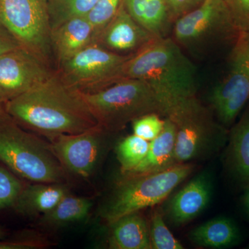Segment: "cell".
Returning <instances> with one entry per match:
<instances>
[{"label":"cell","mask_w":249,"mask_h":249,"mask_svg":"<svg viewBox=\"0 0 249 249\" xmlns=\"http://www.w3.org/2000/svg\"><path fill=\"white\" fill-rule=\"evenodd\" d=\"M19 126L51 142L98 125L81 93L65 84L55 71L42 83L6 103Z\"/></svg>","instance_id":"1"},{"label":"cell","mask_w":249,"mask_h":249,"mask_svg":"<svg viewBox=\"0 0 249 249\" xmlns=\"http://www.w3.org/2000/svg\"><path fill=\"white\" fill-rule=\"evenodd\" d=\"M124 78L145 81L164 107L165 116L179 103L196 96V67L169 37L155 39L131 55L124 64Z\"/></svg>","instance_id":"2"},{"label":"cell","mask_w":249,"mask_h":249,"mask_svg":"<svg viewBox=\"0 0 249 249\" xmlns=\"http://www.w3.org/2000/svg\"><path fill=\"white\" fill-rule=\"evenodd\" d=\"M0 160L15 175L32 182L65 183L67 180L50 142L13 119L0 121Z\"/></svg>","instance_id":"3"},{"label":"cell","mask_w":249,"mask_h":249,"mask_svg":"<svg viewBox=\"0 0 249 249\" xmlns=\"http://www.w3.org/2000/svg\"><path fill=\"white\" fill-rule=\"evenodd\" d=\"M81 94L98 125L106 132L120 131L146 114L165 116L163 105L142 80L124 78L96 92Z\"/></svg>","instance_id":"4"},{"label":"cell","mask_w":249,"mask_h":249,"mask_svg":"<svg viewBox=\"0 0 249 249\" xmlns=\"http://www.w3.org/2000/svg\"><path fill=\"white\" fill-rule=\"evenodd\" d=\"M194 168L191 163H181L158 173L123 177L101 209V217L111 225L124 215L160 204Z\"/></svg>","instance_id":"5"},{"label":"cell","mask_w":249,"mask_h":249,"mask_svg":"<svg viewBox=\"0 0 249 249\" xmlns=\"http://www.w3.org/2000/svg\"><path fill=\"white\" fill-rule=\"evenodd\" d=\"M165 118L173 123L176 130V164L208 158L227 141L226 131L196 96L174 107Z\"/></svg>","instance_id":"6"},{"label":"cell","mask_w":249,"mask_h":249,"mask_svg":"<svg viewBox=\"0 0 249 249\" xmlns=\"http://www.w3.org/2000/svg\"><path fill=\"white\" fill-rule=\"evenodd\" d=\"M130 55L92 42L59 65L55 72L70 88L81 93L96 92L124 79V64Z\"/></svg>","instance_id":"7"},{"label":"cell","mask_w":249,"mask_h":249,"mask_svg":"<svg viewBox=\"0 0 249 249\" xmlns=\"http://www.w3.org/2000/svg\"><path fill=\"white\" fill-rule=\"evenodd\" d=\"M0 22L21 47L51 67L52 27L46 0H0Z\"/></svg>","instance_id":"8"},{"label":"cell","mask_w":249,"mask_h":249,"mask_svg":"<svg viewBox=\"0 0 249 249\" xmlns=\"http://www.w3.org/2000/svg\"><path fill=\"white\" fill-rule=\"evenodd\" d=\"M232 31L237 32L225 1L205 0L174 22L173 40L181 48L204 49Z\"/></svg>","instance_id":"9"},{"label":"cell","mask_w":249,"mask_h":249,"mask_svg":"<svg viewBox=\"0 0 249 249\" xmlns=\"http://www.w3.org/2000/svg\"><path fill=\"white\" fill-rule=\"evenodd\" d=\"M229 68L210 98L213 109L224 125L235 121L249 99V34H240Z\"/></svg>","instance_id":"10"},{"label":"cell","mask_w":249,"mask_h":249,"mask_svg":"<svg viewBox=\"0 0 249 249\" xmlns=\"http://www.w3.org/2000/svg\"><path fill=\"white\" fill-rule=\"evenodd\" d=\"M22 47L0 55V96L5 103L35 88L53 73Z\"/></svg>","instance_id":"11"},{"label":"cell","mask_w":249,"mask_h":249,"mask_svg":"<svg viewBox=\"0 0 249 249\" xmlns=\"http://www.w3.org/2000/svg\"><path fill=\"white\" fill-rule=\"evenodd\" d=\"M105 133L98 125L81 133L59 136L49 142L67 173L88 178L97 165Z\"/></svg>","instance_id":"12"},{"label":"cell","mask_w":249,"mask_h":249,"mask_svg":"<svg viewBox=\"0 0 249 249\" xmlns=\"http://www.w3.org/2000/svg\"><path fill=\"white\" fill-rule=\"evenodd\" d=\"M155 39L134 20L122 1L114 17L93 42L114 53L128 55L137 53Z\"/></svg>","instance_id":"13"},{"label":"cell","mask_w":249,"mask_h":249,"mask_svg":"<svg viewBox=\"0 0 249 249\" xmlns=\"http://www.w3.org/2000/svg\"><path fill=\"white\" fill-rule=\"evenodd\" d=\"M212 193L213 183L210 175L199 174L170 199L165 214L174 225H184L204 211Z\"/></svg>","instance_id":"14"},{"label":"cell","mask_w":249,"mask_h":249,"mask_svg":"<svg viewBox=\"0 0 249 249\" xmlns=\"http://www.w3.org/2000/svg\"><path fill=\"white\" fill-rule=\"evenodd\" d=\"M93 29L86 16L71 18L51 31V44L57 67L93 42Z\"/></svg>","instance_id":"15"},{"label":"cell","mask_w":249,"mask_h":249,"mask_svg":"<svg viewBox=\"0 0 249 249\" xmlns=\"http://www.w3.org/2000/svg\"><path fill=\"white\" fill-rule=\"evenodd\" d=\"M176 130L175 124L165 118V125L160 135L151 141L145 158L135 168L123 177L137 176L158 173L177 165L175 160Z\"/></svg>","instance_id":"16"},{"label":"cell","mask_w":249,"mask_h":249,"mask_svg":"<svg viewBox=\"0 0 249 249\" xmlns=\"http://www.w3.org/2000/svg\"><path fill=\"white\" fill-rule=\"evenodd\" d=\"M69 189L65 183H36L24 186L14 208L25 216L47 214L58 204Z\"/></svg>","instance_id":"17"},{"label":"cell","mask_w":249,"mask_h":249,"mask_svg":"<svg viewBox=\"0 0 249 249\" xmlns=\"http://www.w3.org/2000/svg\"><path fill=\"white\" fill-rule=\"evenodd\" d=\"M110 226L109 248L152 249L148 224L139 212L124 215Z\"/></svg>","instance_id":"18"},{"label":"cell","mask_w":249,"mask_h":249,"mask_svg":"<svg viewBox=\"0 0 249 249\" xmlns=\"http://www.w3.org/2000/svg\"><path fill=\"white\" fill-rule=\"evenodd\" d=\"M124 8L155 38L168 37L172 21L165 0H123Z\"/></svg>","instance_id":"19"},{"label":"cell","mask_w":249,"mask_h":249,"mask_svg":"<svg viewBox=\"0 0 249 249\" xmlns=\"http://www.w3.org/2000/svg\"><path fill=\"white\" fill-rule=\"evenodd\" d=\"M226 162L239 182L249 184V109L231 132Z\"/></svg>","instance_id":"20"},{"label":"cell","mask_w":249,"mask_h":249,"mask_svg":"<svg viewBox=\"0 0 249 249\" xmlns=\"http://www.w3.org/2000/svg\"><path fill=\"white\" fill-rule=\"evenodd\" d=\"M190 240L200 247L225 249L234 246L240 238L235 222L229 218L219 217L196 227L189 234Z\"/></svg>","instance_id":"21"},{"label":"cell","mask_w":249,"mask_h":249,"mask_svg":"<svg viewBox=\"0 0 249 249\" xmlns=\"http://www.w3.org/2000/svg\"><path fill=\"white\" fill-rule=\"evenodd\" d=\"M92 205V201L88 198L70 196L69 193L52 211L42 216V221L50 226L79 222L88 215Z\"/></svg>","instance_id":"22"},{"label":"cell","mask_w":249,"mask_h":249,"mask_svg":"<svg viewBox=\"0 0 249 249\" xmlns=\"http://www.w3.org/2000/svg\"><path fill=\"white\" fill-rule=\"evenodd\" d=\"M98 0H46L52 29L62 22L83 17L94 7Z\"/></svg>","instance_id":"23"},{"label":"cell","mask_w":249,"mask_h":249,"mask_svg":"<svg viewBox=\"0 0 249 249\" xmlns=\"http://www.w3.org/2000/svg\"><path fill=\"white\" fill-rule=\"evenodd\" d=\"M150 142L135 134L123 139L116 147V155L121 165L122 175L135 168L145 158Z\"/></svg>","instance_id":"24"},{"label":"cell","mask_w":249,"mask_h":249,"mask_svg":"<svg viewBox=\"0 0 249 249\" xmlns=\"http://www.w3.org/2000/svg\"><path fill=\"white\" fill-rule=\"evenodd\" d=\"M152 249H183L181 242L175 238L165 224L160 210H155L149 226Z\"/></svg>","instance_id":"25"},{"label":"cell","mask_w":249,"mask_h":249,"mask_svg":"<svg viewBox=\"0 0 249 249\" xmlns=\"http://www.w3.org/2000/svg\"><path fill=\"white\" fill-rule=\"evenodd\" d=\"M122 1L123 0H98L94 7L86 16L93 29V42L114 17Z\"/></svg>","instance_id":"26"},{"label":"cell","mask_w":249,"mask_h":249,"mask_svg":"<svg viewBox=\"0 0 249 249\" xmlns=\"http://www.w3.org/2000/svg\"><path fill=\"white\" fill-rule=\"evenodd\" d=\"M24 187L17 175L0 165V209L14 207Z\"/></svg>","instance_id":"27"},{"label":"cell","mask_w":249,"mask_h":249,"mask_svg":"<svg viewBox=\"0 0 249 249\" xmlns=\"http://www.w3.org/2000/svg\"><path fill=\"white\" fill-rule=\"evenodd\" d=\"M160 116L152 113L134 120L132 123L134 134L150 142L157 138L165 125V120L161 119Z\"/></svg>","instance_id":"28"},{"label":"cell","mask_w":249,"mask_h":249,"mask_svg":"<svg viewBox=\"0 0 249 249\" xmlns=\"http://www.w3.org/2000/svg\"><path fill=\"white\" fill-rule=\"evenodd\" d=\"M239 35L249 34V0H224Z\"/></svg>","instance_id":"29"},{"label":"cell","mask_w":249,"mask_h":249,"mask_svg":"<svg viewBox=\"0 0 249 249\" xmlns=\"http://www.w3.org/2000/svg\"><path fill=\"white\" fill-rule=\"evenodd\" d=\"M48 241L38 236L18 237L9 240H0V249H40L48 247Z\"/></svg>","instance_id":"30"},{"label":"cell","mask_w":249,"mask_h":249,"mask_svg":"<svg viewBox=\"0 0 249 249\" xmlns=\"http://www.w3.org/2000/svg\"><path fill=\"white\" fill-rule=\"evenodd\" d=\"M205 0H165L172 22L199 7Z\"/></svg>","instance_id":"31"},{"label":"cell","mask_w":249,"mask_h":249,"mask_svg":"<svg viewBox=\"0 0 249 249\" xmlns=\"http://www.w3.org/2000/svg\"><path fill=\"white\" fill-rule=\"evenodd\" d=\"M21 47L10 31L0 22V55Z\"/></svg>","instance_id":"32"},{"label":"cell","mask_w":249,"mask_h":249,"mask_svg":"<svg viewBox=\"0 0 249 249\" xmlns=\"http://www.w3.org/2000/svg\"><path fill=\"white\" fill-rule=\"evenodd\" d=\"M11 116L9 115L6 109V103L0 96V121L11 120Z\"/></svg>","instance_id":"33"},{"label":"cell","mask_w":249,"mask_h":249,"mask_svg":"<svg viewBox=\"0 0 249 249\" xmlns=\"http://www.w3.org/2000/svg\"><path fill=\"white\" fill-rule=\"evenodd\" d=\"M243 204L246 211L249 216V184L245 187V193L243 196Z\"/></svg>","instance_id":"34"},{"label":"cell","mask_w":249,"mask_h":249,"mask_svg":"<svg viewBox=\"0 0 249 249\" xmlns=\"http://www.w3.org/2000/svg\"><path fill=\"white\" fill-rule=\"evenodd\" d=\"M5 237H6V232H5L4 229L0 228V240L4 239Z\"/></svg>","instance_id":"35"}]
</instances>
